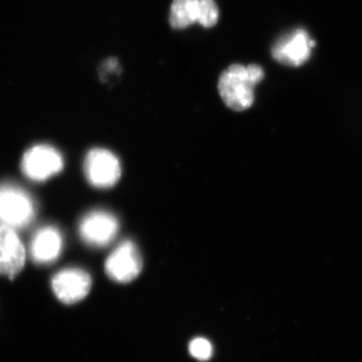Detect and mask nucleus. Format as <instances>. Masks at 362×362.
Masks as SVG:
<instances>
[{"label":"nucleus","mask_w":362,"mask_h":362,"mask_svg":"<svg viewBox=\"0 0 362 362\" xmlns=\"http://www.w3.org/2000/svg\"><path fill=\"white\" fill-rule=\"evenodd\" d=\"M25 249L16 230L0 225V275L16 278L23 270Z\"/></svg>","instance_id":"1a4fd4ad"},{"label":"nucleus","mask_w":362,"mask_h":362,"mask_svg":"<svg viewBox=\"0 0 362 362\" xmlns=\"http://www.w3.org/2000/svg\"><path fill=\"white\" fill-rule=\"evenodd\" d=\"M92 279L87 272L78 268H68L58 272L52 279V289L64 304H76L88 296Z\"/></svg>","instance_id":"6e6552de"},{"label":"nucleus","mask_w":362,"mask_h":362,"mask_svg":"<svg viewBox=\"0 0 362 362\" xmlns=\"http://www.w3.org/2000/svg\"><path fill=\"white\" fill-rule=\"evenodd\" d=\"M142 257L134 243L125 240L115 247L105 263V271L117 283H130L140 275Z\"/></svg>","instance_id":"39448f33"},{"label":"nucleus","mask_w":362,"mask_h":362,"mask_svg":"<svg viewBox=\"0 0 362 362\" xmlns=\"http://www.w3.org/2000/svg\"><path fill=\"white\" fill-rule=\"evenodd\" d=\"M86 177L97 188L114 187L121 176V164L109 150L94 148L88 152L84 162Z\"/></svg>","instance_id":"20e7f679"},{"label":"nucleus","mask_w":362,"mask_h":362,"mask_svg":"<svg viewBox=\"0 0 362 362\" xmlns=\"http://www.w3.org/2000/svg\"><path fill=\"white\" fill-rule=\"evenodd\" d=\"M64 159L58 150L49 145H37L23 154L21 170L30 180L45 181L63 170Z\"/></svg>","instance_id":"7ed1b4c3"},{"label":"nucleus","mask_w":362,"mask_h":362,"mask_svg":"<svg viewBox=\"0 0 362 362\" xmlns=\"http://www.w3.org/2000/svg\"><path fill=\"white\" fill-rule=\"evenodd\" d=\"M188 351L197 361H207L213 356V345L206 338H195L188 345Z\"/></svg>","instance_id":"ddd939ff"},{"label":"nucleus","mask_w":362,"mask_h":362,"mask_svg":"<svg viewBox=\"0 0 362 362\" xmlns=\"http://www.w3.org/2000/svg\"><path fill=\"white\" fill-rule=\"evenodd\" d=\"M199 0H173L169 13V23L175 30H183L197 23Z\"/></svg>","instance_id":"9b49d317"},{"label":"nucleus","mask_w":362,"mask_h":362,"mask_svg":"<svg viewBox=\"0 0 362 362\" xmlns=\"http://www.w3.org/2000/svg\"><path fill=\"white\" fill-rule=\"evenodd\" d=\"M265 77L259 65H232L218 78V92L223 101L233 111H245L255 101L254 89Z\"/></svg>","instance_id":"f257e3e1"},{"label":"nucleus","mask_w":362,"mask_h":362,"mask_svg":"<svg viewBox=\"0 0 362 362\" xmlns=\"http://www.w3.org/2000/svg\"><path fill=\"white\" fill-rule=\"evenodd\" d=\"M315 42L302 28L292 30L281 37L273 45V58L283 65L300 66L310 59Z\"/></svg>","instance_id":"423d86ee"},{"label":"nucleus","mask_w":362,"mask_h":362,"mask_svg":"<svg viewBox=\"0 0 362 362\" xmlns=\"http://www.w3.org/2000/svg\"><path fill=\"white\" fill-rule=\"evenodd\" d=\"M118 230L116 216L106 211H90L78 226L81 238L92 247L108 246L115 239Z\"/></svg>","instance_id":"0eeeda50"},{"label":"nucleus","mask_w":362,"mask_h":362,"mask_svg":"<svg viewBox=\"0 0 362 362\" xmlns=\"http://www.w3.org/2000/svg\"><path fill=\"white\" fill-rule=\"evenodd\" d=\"M218 8L214 0H199V13L197 23L204 28H213L218 23Z\"/></svg>","instance_id":"f8f14e48"},{"label":"nucleus","mask_w":362,"mask_h":362,"mask_svg":"<svg viewBox=\"0 0 362 362\" xmlns=\"http://www.w3.org/2000/svg\"><path fill=\"white\" fill-rule=\"evenodd\" d=\"M63 251V237L58 228L47 226L40 228L30 240V252L37 264L47 265L56 261Z\"/></svg>","instance_id":"9d476101"},{"label":"nucleus","mask_w":362,"mask_h":362,"mask_svg":"<svg viewBox=\"0 0 362 362\" xmlns=\"http://www.w3.org/2000/svg\"><path fill=\"white\" fill-rule=\"evenodd\" d=\"M35 206L30 195L14 185H0V225L23 228L35 218Z\"/></svg>","instance_id":"f03ea898"}]
</instances>
